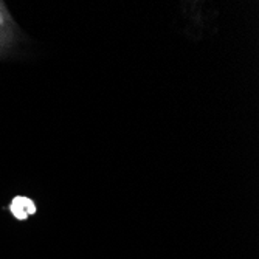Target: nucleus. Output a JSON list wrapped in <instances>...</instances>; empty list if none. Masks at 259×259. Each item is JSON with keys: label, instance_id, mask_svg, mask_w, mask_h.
Segmentation results:
<instances>
[{"label": "nucleus", "instance_id": "nucleus-2", "mask_svg": "<svg viewBox=\"0 0 259 259\" xmlns=\"http://www.w3.org/2000/svg\"><path fill=\"white\" fill-rule=\"evenodd\" d=\"M10 211H11V214H13L16 219H19V221H25V219L28 218V214L25 213V209H23L19 203L13 202V200H11V203H10Z\"/></svg>", "mask_w": 259, "mask_h": 259}, {"label": "nucleus", "instance_id": "nucleus-1", "mask_svg": "<svg viewBox=\"0 0 259 259\" xmlns=\"http://www.w3.org/2000/svg\"><path fill=\"white\" fill-rule=\"evenodd\" d=\"M13 202L19 203L23 209H25V213H27L28 216H31V214L36 213V205H34V202H33L30 197H25V196H16V197L13 199Z\"/></svg>", "mask_w": 259, "mask_h": 259}]
</instances>
